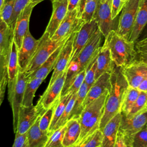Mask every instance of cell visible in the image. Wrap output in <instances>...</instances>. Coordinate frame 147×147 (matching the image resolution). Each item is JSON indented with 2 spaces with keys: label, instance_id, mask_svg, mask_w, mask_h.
<instances>
[{
  "label": "cell",
  "instance_id": "1",
  "mask_svg": "<svg viewBox=\"0 0 147 147\" xmlns=\"http://www.w3.org/2000/svg\"><path fill=\"white\" fill-rule=\"evenodd\" d=\"M111 88L105 103L104 114L100 124V129L102 130L108 121L121 111L123 98L129 87L121 67L115 65L111 73Z\"/></svg>",
  "mask_w": 147,
  "mask_h": 147
},
{
  "label": "cell",
  "instance_id": "2",
  "mask_svg": "<svg viewBox=\"0 0 147 147\" xmlns=\"http://www.w3.org/2000/svg\"><path fill=\"white\" fill-rule=\"evenodd\" d=\"M109 92H105L84 107L78 118L81 127V133L74 147H76L86 136L100 129V121L104 114L105 103Z\"/></svg>",
  "mask_w": 147,
  "mask_h": 147
},
{
  "label": "cell",
  "instance_id": "3",
  "mask_svg": "<svg viewBox=\"0 0 147 147\" xmlns=\"http://www.w3.org/2000/svg\"><path fill=\"white\" fill-rule=\"evenodd\" d=\"M105 43L109 47L112 60L117 67H125L137 56L135 42L125 38L116 30L109 33L105 37Z\"/></svg>",
  "mask_w": 147,
  "mask_h": 147
},
{
  "label": "cell",
  "instance_id": "4",
  "mask_svg": "<svg viewBox=\"0 0 147 147\" xmlns=\"http://www.w3.org/2000/svg\"><path fill=\"white\" fill-rule=\"evenodd\" d=\"M13 40V32L2 20L0 21V104L5 95L8 83V67Z\"/></svg>",
  "mask_w": 147,
  "mask_h": 147
},
{
  "label": "cell",
  "instance_id": "5",
  "mask_svg": "<svg viewBox=\"0 0 147 147\" xmlns=\"http://www.w3.org/2000/svg\"><path fill=\"white\" fill-rule=\"evenodd\" d=\"M71 34L62 40H53L49 33L45 31L40 38V42L36 53L25 71L26 76H29L37 70L60 45L67 41Z\"/></svg>",
  "mask_w": 147,
  "mask_h": 147
},
{
  "label": "cell",
  "instance_id": "6",
  "mask_svg": "<svg viewBox=\"0 0 147 147\" xmlns=\"http://www.w3.org/2000/svg\"><path fill=\"white\" fill-rule=\"evenodd\" d=\"M141 0H129L124 5L119 18L117 32L129 40L136 19Z\"/></svg>",
  "mask_w": 147,
  "mask_h": 147
},
{
  "label": "cell",
  "instance_id": "7",
  "mask_svg": "<svg viewBox=\"0 0 147 147\" xmlns=\"http://www.w3.org/2000/svg\"><path fill=\"white\" fill-rule=\"evenodd\" d=\"M83 21L82 22L79 26L75 28V29L72 32L70 35L68 39L67 40L64 44L58 57L56 61L53 72L49 84L48 86H50L53 82L56 79V78L61 74L65 70H66L68 67L70 60L71 58L72 50H73V45L75 40L76 34L81 27L82 25L83 24Z\"/></svg>",
  "mask_w": 147,
  "mask_h": 147
},
{
  "label": "cell",
  "instance_id": "8",
  "mask_svg": "<svg viewBox=\"0 0 147 147\" xmlns=\"http://www.w3.org/2000/svg\"><path fill=\"white\" fill-rule=\"evenodd\" d=\"M147 123V112L140 113L133 117H127L122 114V119L119 130L125 136L128 147H133L134 136Z\"/></svg>",
  "mask_w": 147,
  "mask_h": 147
},
{
  "label": "cell",
  "instance_id": "9",
  "mask_svg": "<svg viewBox=\"0 0 147 147\" xmlns=\"http://www.w3.org/2000/svg\"><path fill=\"white\" fill-rule=\"evenodd\" d=\"M102 36H103L98 27L91 38L74 60L78 63L80 72L86 69L93 59L98 54L101 47L100 44Z\"/></svg>",
  "mask_w": 147,
  "mask_h": 147
},
{
  "label": "cell",
  "instance_id": "10",
  "mask_svg": "<svg viewBox=\"0 0 147 147\" xmlns=\"http://www.w3.org/2000/svg\"><path fill=\"white\" fill-rule=\"evenodd\" d=\"M40 39L36 40L31 34L29 29L25 34L22 45L18 49L19 71L25 72L37 49Z\"/></svg>",
  "mask_w": 147,
  "mask_h": 147
},
{
  "label": "cell",
  "instance_id": "11",
  "mask_svg": "<svg viewBox=\"0 0 147 147\" xmlns=\"http://www.w3.org/2000/svg\"><path fill=\"white\" fill-rule=\"evenodd\" d=\"M121 71L130 87L137 88L141 83L147 77V63L135 59L125 67Z\"/></svg>",
  "mask_w": 147,
  "mask_h": 147
},
{
  "label": "cell",
  "instance_id": "12",
  "mask_svg": "<svg viewBox=\"0 0 147 147\" xmlns=\"http://www.w3.org/2000/svg\"><path fill=\"white\" fill-rule=\"evenodd\" d=\"M67 69L60 74L53 83L48 86L36 105L40 109L46 110L61 96L64 87Z\"/></svg>",
  "mask_w": 147,
  "mask_h": 147
},
{
  "label": "cell",
  "instance_id": "13",
  "mask_svg": "<svg viewBox=\"0 0 147 147\" xmlns=\"http://www.w3.org/2000/svg\"><path fill=\"white\" fill-rule=\"evenodd\" d=\"M111 10L112 0H100L94 19L105 37H107L111 30H115Z\"/></svg>",
  "mask_w": 147,
  "mask_h": 147
},
{
  "label": "cell",
  "instance_id": "14",
  "mask_svg": "<svg viewBox=\"0 0 147 147\" xmlns=\"http://www.w3.org/2000/svg\"><path fill=\"white\" fill-rule=\"evenodd\" d=\"M98 27L95 19L88 22H83L75 37L72 53L69 63L77 58L81 51L91 38Z\"/></svg>",
  "mask_w": 147,
  "mask_h": 147
},
{
  "label": "cell",
  "instance_id": "15",
  "mask_svg": "<svg viewBox=\"0 0 147 147\" xmlns=\"http://www.w3.org/2000/svg\"><path fill=\"white\" fill-rule=\"evenodd\" d=\"M45 111L40 109L37 105L28 107L21 106L19 111L17 127L15 134H22L27 132L38 117Z\"/></svg>",
  "mask_w": 147,
  "mask_h": 147
},
{
  "label": "cell",
  "instance_id": "16",
  "mask_svg": "<svg viewBox=\"0 0 147 147\" xmlns=\"http://www.w3.org/2000/svg\"><path fill=\"white\" fill-rule=\"evenodd\" d=\"M34 3L30 2L19 15L13 32V40L19 49L22 45L25 34L29 30V20L33 7Z\"/></svg>",
  "mask_w": 147,
  "mask_h": 147
},
{
  "label": "cell",
  "instance_id": "17",
  "mask_svg": "<svg viewBox=\"0 0 147 147\" xmlns=\"http://www.w3.org/2000/svg\"><path fill=\"white\" fill-rule=\"evenodd\" d=\"M27 80L28 79L26 78L25 72H19L17 83L14 91L12 102L10 103V106L13 111V130L14 133L16 132L17 130L19 111L22 104L24 91Z\"/></svg>",
  "mask_w": 147,
  "mask_h": 147
},
{
  "label": "cell",
  "instance_id": "18",
  "mask_svg": "<svg viewBox=\"0 0 147 147\" xmlns=\"http://www.w3.org/2000/svg\"><path fill=\"white\" fill-rule=\"evenodd\" d=\"M52 14L45 31L51 38L68 12V0H52Z\"/></svg>",
  "mask_w": 147,
  "mask_h": 147
},
{
  "label": "cell",
  "instance_id": "19",
  "mask_svg": "<svg viewBox=\"0 0 147 147\" xmlns=\"http://www.w3.org/2000/svg\"><path fill=\"white\" fill-rule=\"evenodd\" d=\"M19 72L20 71L18 63V48L14 40H13L8 67L7 99L10 104L12 102Z\"/></svg>",
  "mask_w": 147,
  "mask_h": 147
},
{
  "label": "cell",
  "instance_id": "20",
  "mask_svg": "<svg viewBox=\"0 0 147 147\" xmlns=\"http://www.w3.org/2000/svg\"><path fill=\"white\" fill-rule=\"evenodd\" d=\"M111 88V73L106 72L100 75L90 88L83 102V109L86 105L100 97L105 92L110 91Z\"/></svg>",
  "mask_w": 147,
  "mask_h": 147
},
{
  "label": "cell",
  "instance_id": "21",
  "mask_svg": "<svg viewBox=\"0 0 147 147\" xmlns=\"http://www.w3.org/2000/svg\"><path fill=\"white\" fill-rule=\"evenodd\" d=\"M82 19L78 18V9L68 11L67 14L51 37L53 40H62L71 34L75 29L82 22Z\"/></svg>",
  "mask_w": 147,
  "mask_h": 147
},
{
  "label": "cell",
  "instance_id": "22",
  "mask_svg": "<svg viewBox=\"0 0 147 147\" xmlns=\"http://www.w3.org/2000/svg\"><path fill=\"white\" fill-rule=\"evenodd\" d=\"M122 119L121 111L114 116L102 129L103 139L102 147H114Z\"/></svg>",
  "mask_w": 147,
  "mask_h": 147
},
{
  "label": "cell",
  "instance_id": "23",
  "mask_svg": "<svg viewBox=\"0 0 147 147\" xmlns=\"http://www.w3.org/2000/svg\"><path fill=\"white\" fill-rule=\"evenodd\" d=\"M96 71L95 80L102 74L109 72L111 73L115 64L112 60L109 47L106 43L100 47L96 59Z\"/></svg>",
  "mask_w": 147,
  "mask_h": 147
},
{
  "label": "cell",
  "instance_id": "24",
  "mask_svg": "<svg viewBox=\"0 0 147 147\" xmlns=\"http://www.w3.org/2000/svg\"><path fill=\"white\" fill-rule=\"evenodd\" d=\"M42 114L43 113L38 117L27 131L29 147H45L48 140V133L43 131L40 127V120Z\"/></svg>",
  "mask_w": 147,
  "mask_h": 147
},
{
  "label": "cell",
  "instance_id": "25",
  "mask_svg": "<svg viewBox=\"0 0 147 147\" xmlns=\"http://www.w3.org/2000/svg\"><path fill=\"white\" fill-rule=\"evenodd\" d=\"M147 24V0H141L134 26L129 40L136 42Z\"/></svg>",
  "mask_w": 147,
  "mask_h": 147
},
{
  "label": "cell",
  "instance_id": "26",
  "mask_svg": "<svg viewBox=\"0 0 147 147\" xmlns=\"http://www.w3.org/2000/svg\"><path fill=\"white\" fill-rule=\"evenodd\" d=\"M66 129L63 141V147L74 146L78 141L80 133L81 127L78 118H71L65 124Z\"/></svg>",
  "mask_w": 147,
  "mask_h": 147
},
{
  "label": "cell",
  "instance_id": "27",
  "mask_svg": "<svg viewBox=\"0 0 147 147\" xmlns=\"http://www.w3.org/2000/svg\"><path fill=\"white\" fill-rule=\"evenodd\" d=\"M65 43V42L60 45L37 70L29 76H26L28 80L36 78H41L45 79L49 72L53 69L57 57Z\"/></svg>",
  "mask_w": 147,
  "mask_h": 147
},
{
  "label": "cell",
  "instance_id": "28",
  "mask_svg": "<svg viewBox=\"0 0 147 147\" xmlns=\"http://www.w3.org/2000/svg\"><path fill=\"white\" fill-rule=\"evenodd\" d=\"M44 80V79L36 78L28 79L27 80L22 106L28 107L33 105V100L35 92Z\"/></svg>",
  "mask_w": 147,
  "mask_h": 147
},
{
  "label": "cell",
  "instance_id": "29",
  "mask_svg": "<svg viewBox=\"0 0 147 147\" xmlns=\"http://www.w3.org/2000/svg\"><path fill=\"white\" fill-rule=\"evenodd\" d=\"M89 89V86L84 82L77 92V96L71 113L69 119L79 117L83 110V102Z\"/></svg>",
  "mask_w": 147,
  "mask_h": 147
},
{
  "label": "cell",
  "instance_id": "30",
  "mask_svg": "<svg viewBox=\"0 0 147 147\" xmlns=\"http://www.w3.org/2000/svg\"><path fill=\"white\" fill-rule=\"evenodd\" d=\"M140 93V91L138 88H133L129 86L126 91L121 107V111L122 114L126 115L130 113Z\"/></svg>",
  "mask_w": 147,
  "mask_h": 147
},
{
  "label": "cell",
  "instance_id": "31",
  "mask_svg": "<svg viewBox=\"0 0 147 147\" xmlns=\"http://www.w3.org/2000/svg\"><path fill=\"white\" fill-rule=\"evenodd\" d=\"M73 94L72 93H67L65 95L60 96V99L57 103V105L56 106L53 118L52 120L51 124L49 126V130H48V136L50 134L53 130L55 125H56L57 122H58L59 119L62 115L68 102L69 101L72 95Z\"/></svg>",
  "mask_w": 147,
  "mask_h": 147
},
{
  "label": "cell",
  "instance_id": "32",
  "mask_svg": "<svg viewBox=\"0 0 147 147\" xmlns=\"http://www.w3.org/2000/svg\"><path fill=\"white\" fill-rule=\"evenodd\" d=\"M103 139V131L99 129L84 138L76 147H102Z\"/></svg>",
  "mask_w": 147,
  "mask_h": 147
},
{
  "label": "cell",
  "instance_id": "33",
  "mask_svg": "<svg viewBox=\"0 0 147 147\" xmlns=\"http://www.w3.org/2000/svg\"><path fill=\"white\" fill-rule=\"evenodd\" d=\"M100 2V0H92L86 3L80 18L84 22H88L94 19Z\"/></svg>",
  "mask_w": 147,
  "mask_h": 147
},
{
  "label": "cell",
  "instance_id": "34",
  "mask_svg": "<svg viewBox=\"0 0 147 147\" xmlns=\"http://www.w3.org/2000/svg\"><path fill=\"white\" fill-rule=\"evenodd\" d=\"M66 129L65 125L53 131L49 134L48 140L45 147H63V141Z\"/></svg>",
  "mask_w": 147,
  "mask_h": 147
},
{
  "label": "cell",
  "instance_id": "35",
  "mask_svg": "<svg viewBox=\"0 0 147 147\" xmlns=\"http://www.w3.org/2000/svg\"><path fill=\"white\" fill-rule=\"evenodd\" d=\"M60 99V97L58 98L50 107H49L41 115L40 120V127L41 130L47 133L48 132V130L52 122L56 106L57 105Z\"/></svg>",
  "mask_w": 147,
  "mask_h": 147
},
{
  "label": "cell",
  "instance_id": "36",
  "mask_svg": "<svg viewBox=\"0 0 147 147\" xmlns=\"http://www.w3.org/2000/svg\"><path fill=\"white\" fill-rule=\"evenodd\" d=\"M16 0H5L3 5L0 7L1 19L3 20L9 26L13 16Z\"/></svg>",
  "mask_w": 147,
  "mask_h": 147
},
{
  "label": "cell",
  "instance_id": "37",
  "mask_svg": "<svg viewBox=\"0 0 147 147\" xmlns=\"http://www.w3.org/2000/svg\"><path fill=\"white\" fill-rule=\"evenodd\" d=\"M147 103V92L140 91V93L130 113L125 115L127 117H133L140 113H142Z\"/></svg>",
  "mask_w": 147,
  "mask_h": 147
},
{
  "label": "cell",
  "instance_id": "38",
  "mask_svg": "<svg viewBox=\"0 0 147 147\" xmlns=\"http://www.w3.org/2000/svg\"><path fill=\"white\" fill-rule=\"evenodd\" d=\"M77 92L74 93V94H72V95L69 101L68 102V104H67V105L62 115L61 116V117L59 119L58 122H57L56 125H55V128H54V130L59 128L60 127L64 126L66 124V123L67 122V121L69 119L71 113L72 107L74 106L76 96H77Z\"/></svg>",
  "mask_w": 147,
  "mask_h": 147
},
{
  "label": "cell",
  "instance_id": "39",
  "mask_svg": "<svg viewBox=\"0 0 147 147\" xmlns=\"http://www.w3.org/2000/svg\"><path fill=\"white\" fill-rule=\"evenodd\" d=\"M31 2L32 0H16L14 11L9 26L13 32H14L16 21L19 15L24 9Z\"/></svg>",
  "mask_w": 147,
  "mask_h": 147
},
{
  "label": "cell",
  "instance_id": "40",
  "mask_svg": "<svg viewBox=\"0 0 147 147\" xmlns=\"http://www.w3.org/2000/svg\"><path fill=\"white\" fill-rule=\"evenodd\" d=\"M98 55L93 59V60L86 68L84 82L89 86L90 88L95 81V74L97 67L96 59Z\"/></svg>",
  "mask_w": 147,
  "mask_h": 147
},
{
  "label": "cell",
  "instance_id": "41",
  "mask_svg": "<svg viewBox=\"0 0 147 147\" xmlns=\"http://www.w3.org/2000/svg\"><path fill=\"white\" fill-rule=\"evenodd\" d=\"M86 68L82 71L79 74L75 77V78L72 80L71 83L70 84L68 88L65 91V92L61 95L63 96L67 93H72L74 94L77 92L82 86V84L84 82L85 75H86Z\"/></svg>",
  "mask_w": 147,
  "mask_h": 147
},
{
  "label": "cell",
  "instance_id": "42",
  "mask_svg": "<svg viewBox=\"0 0 147 147\" xmlns=\"http://www.w3.org/2000/svg\"><path fill=\"white\" fill-rule=\"evenodd\" d=\"M135 47L138 59L147 63V36L135 42Z\"/></svg>",
  "mask_w": 147,
  "mask_h": 147
},
{
  "label": "cell",
  "instance_id": "43",
  "mask_svg": "<svg viewBox=\"0 0 147 147\" xmlns=\"http://www.w3.org/2000/svg\"><path fill=\"white\" fill-rule=\"evenodd\" d=\"M133 147H147V128L146 125L134 136Z\"/></svg>",
  "mask_w": 147,
  "mask_h": 147
},
{
  "label": "cell",
  "instance_id": "44",
  "mask_svg": "<svg viewBox=\"0 0 147 147\" xmlns=\"http://www.w3.org/2000/svg\"><path fill=\"white\" fill-rule=\"evenodd\" d=\"M13 147H29L28 132L22 134H15Z\"/></svg>",
  "mask_w": 147,
  "mask_h": 147
},
{
  "label": "cell",
  "instance_id": "45",
  "mask_svg": "<svg viewBox=\"0 0 147 147\" xmlns=\"http://www.w3.org/2000/svg\"><path fill=\"white\" fill-rule=\"evenodd\" d=\"M122 0H112V19L115 20L119 13L122 11L124 6Z\"/></svg>",
  "mask_w": 147,
  "mask_h": 147
},
{
  "label": "cell",
  "instance_id": "46",
  "mask_svg": "<svg viewBox=\"0 0 147 147\" xmlns=\"http://www.w3.org/2000/svg\"><path fill=\"white\" fill-rule=\"evenodd\" d=\"M114 147H128L126 138L119 130L118 131Z\"/></svg>",
  "mask_w": 147,
  "mask_h": 147
},
{
  "label": "cell",
  "instance_id": "47",
  "mask_svg": "<svg viewBox=\"0 0 147 147\" xmlns=\"http://www.w3.org/2000/svg\"><path fill=\"white\" fill-rule=\"evenodd\" d=\"M80 0H68V10L72 11L77 9Z\"/></svg>",
  "mask_w": 147,
  "mask_h": 147
},
{
  "label": "cell",
  "instance_id": "48",
  "mask_svg": "<svg viewBox=\"0 0 147 147\" xmlns=\"http://www.w3.org/2000/svg\"><path fill=\"white\" fill-rule=\"evenodd\" d=\"M92 1V0H80L79 6L77 8V9H78V18H80V16L82 14V12H83V9H84L86 3L88 1Z\"/></svg>",
  "mask_w": 147,
  "mask_h": 147
},
{
  "label": "cell",
  "instance_id": "49",
  "mask_svg": "<svg viewBox=\"0 0 147 147\" xmlns=\"http://www.w3.org/2000/svg\"><path fill=\"white\" fill-rule=\"evenodd\" d=\"M137 88L140 91L147 92V77L141 83Z\"/></svg>",
  "mask_w": 147,
  "mask_h": 147
},
{
  "label": "cell",
  "instance_id": "50",
  "mask_svg": "<svg viewBox=\"0 0 147 147\" xmlns=\"http://www.w3.org/2000/svg\"><path fill=\"white\" fill-rule=\"evenodd\" d=\"M40 0H32V2L34 3V6H36L37 4L38 3V2H39Z\"/></svg>",
  "mask_w": 147,
  "mask_h": 147
},
{
  "label": "cell",
  "instance_id": "51",
  "mask_svg": "<svg viewBox=\"0 0 147 147\" xmlns=\"http://www.w3.org/2000/svg\"><path fill=\"white\" fill-rule=\"evenodd\" d=\"M4 1H5V0H0V7H2V6L3 5Z\"/></svg>",
  "mask_w": 147,
  "mask_h": 147
},
{
  "label": "cell",
  "instance_id": "52",
  "mask_svg": "<svg viewBox=\"0 0 147 147\" xmlns=\"http://www.w3.org/2000/svg\"><path fill=\"white\" fill-rule=\"evenodd\" d=\"M144 112H147V103H146V106H145V109H144V110H143V112H142V113H144Z\"/></svg>",
  "mask_w": 147,
  "mask_h": 147
},
{
  "label": "cell",
  "instance_id": "53",
  "mask_svg": "<svg viewBox=\"0 0 147 147\" xmlns=\"http://www.w3.org/2000/svg\"><path fill=\"white\" fill-rule=\"evenodd\" d=\"M127 1H129V0H122V1L123 2V3H124V4H125V3Z\"/></svg>",
  "mask_w": 147,
  "mask_h": 147
},
{
  "label": "cell",
  "instance_id": "54",
  "mask_svg": "<svg viewBox=\"0 0 147 147\" xmlns=\"http://www.w3.org/2000/svg\"><path fill=\"white\" fill-rule=\"evenodd\" d=\"M44 1V0H40V1H39V2H38V3L41 2V1Z\"/></svg>",
  "mask_w": 147,
  "mask_h": 147
},
{
  "label": "cell",
  "instance_id": "55",
  "mask_svg": "<svg viewBox=\"0 0 147 147\" xmlns=\"http://www.w3.org/2000/svg\"><path fill=\"white\" fill-rule=\"evenodd\" d=\"M146 128H147V123H146Z\"/></svg>",
  "mask_w": 147,
  "mask_h": 147
}]
</instances>
